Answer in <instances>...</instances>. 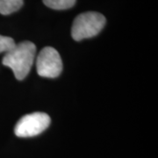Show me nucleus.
<instances>
[{"instance_id": "obj_6", "label": "nucleus", "mask_w": 158, "mask_h": 158, "mask_svg": "<svg viewBox=\"0 0 158 158\" xmlns=\"http://www.w3.org/2000/svg\"><path fill=\"white\" fill-rule=\"evenodd\" d=\"M44 5L54 10H66L73 7L76 0H42Z\"/></svg>"}, {"instance_id": "obj_3", "label": "nucleus", "mask_w": 158, "mask_h": 158, "mask_svg": "<svg viewBox=\"0 0 158 158\" xmlns=\"http://www.w3.org/2000/svg\"><path fill=\"white\" fill-rule=\"evenodd\" d=\"M50 117L45 113H33L23 116L14 127L18 137L27 138L41 134L50 125Z\"/></svg>"}, {"instance_id": "obj_4", "label": "nucleus", "mask_w": 158, "mask_h": 158, "mask_svg": "<svg viewBox=\"0 0 158 158\" xmlns=\"http://www.w3.org/2000/svg\"><path fill=\"white\" fill-rule=\"evenodd\" d=\"M36 69L40 77L56 78L62 70V62L60 54L51 47H46L36 58Z\"/></svg>"}, {"instance_id": "obj_5", "label": "nucleus", "mask_w": 158, "mask_h": 158, "mask_svg": "<svg viewBox=\"0 0 158 158\" xmlns=\"http://www.w3.org/2000/svg\"><path fill=\"white\" fill-rule=\"evenodd\" d=\"M22 6L23 0H0V14H11L19 11Z\"/></svg>"}, {"instance_id": "obj_1", "label": "nucleus", "mask_w": 158, "mask_h": 158, "mask_svg": "<svg viewBox=\"0 0 158 158\" xmlns=\"http://www.w3.org/2000/svg\"><path fill=\"white\" fill-rule=\"evenodd\" d=\"M36 46L31 41L16 43L15 47L6 53L3 58V64L12 70L18 80L26 78L31 70L35 59Z\"/></svg>"}, {"instance_id": "obj_2", "label": "nucleus", "mask_w": 158, "mask_h": 158, "mask_svg": "<svg viewBox=\"0 0 158 158\" xmlns=\"http://www.w3.org/2000/svg\"><path fill=\"white\" fill-rule=\"evenodd\" d=\"M106 22L104 15L96 11H87L79 14L74 19L71 35L77 41L96 36L104 28Z\"/></svg>"}, {"instance_id": "obj_7", "label": "nucleus", "mask_w": 158, "mask_h": 158, "mask_svg": "<svg viewBox=\"0 0 158 158\" xmlns=\"http://www.w3.org/2000/svg\"><path fill=\"white\" fill-rule=\"evenodd\" d=\"M16 45L14 40L0 34V53H7L12 49Z\"/></svg>"}]
</instances>
